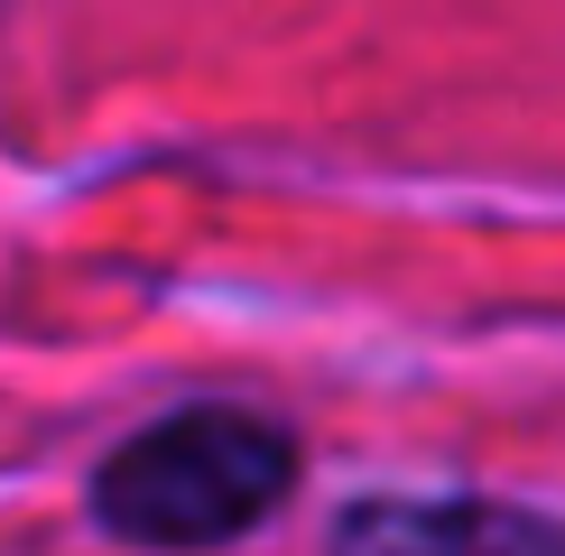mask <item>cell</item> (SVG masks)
I'll list each match as a JSON object with an SVG mask.
<instances>
[{
  "label": "cell",
  "instance_id": "cell-1",
  "mask_svg": "<svg viewBox=\"0 0 565 556\" xmlns=\"http://www.w3.org/2000/svg\"><path fill=\"white\" fill-rule=\"evenodd\" d=\"M297 482V446L269 417L242 408H185L130 436L93 473V520L130 547H223L260 528Z\"/></svg>",
  "mask_w": 565,
  "mask_h": 556
},
{
  "label": "cell",
  "instance_id": "cell-2",
  "mask_svg": "<svg viewBox=\"0 0 565 556\" xmlns=\"http://www.w3.org/2000/svg\"><path fill=\"white\" fill-rule=\"evenodd\" d=\"M334 556H565V520L510 501H352Z\"/></svg>",
  "mask_w": 565,
  "mask_h": 556
}]
</instances>
